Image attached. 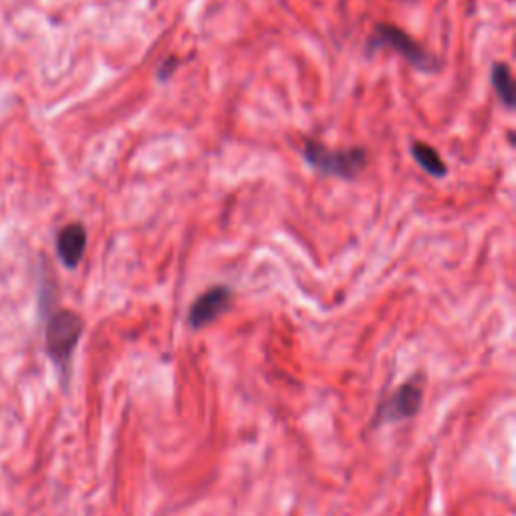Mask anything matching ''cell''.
Wrapping results in <instances>:
<instances>
[{
  "instance_id": "obj_8",
  "label": "cell",
  "mask_w": 516,
  "mask_h": 516,
  "mask_svg": "<svg viewBox=\"0 0 516 516\" xmlns=\"http://www.w3.org/2000/svg\"><path fill=\"white\" fill-rule=\"evenodd\" d=\"M492 85L500 97V101L506 107L514 105V83H512V75L506 63H494L492 67Z\"/></svg>"
},
{
  "instance_id": "obj_1",
  "label": "cell",
  "mask_w": 516,
  "mask_h": 516,
  "mask_svg": "<svg viewBox=\"0 0 516 516\" xmlns=\"http://www.w3.org/2000/svg\"><path fill=\"white\" fill-rule=\"evenodd\" d=\"M83 333V319L73 311H57L49 323L45 333V347L51 361L59 367L61 373H69V365L77 343Z\"/></svg>"
},
{
  "instance_id": "obj_4",
  "label": "cell",
  "mask_w": 516,
  "mask_h": 516,
  "mask_svg": "<svg viewBox=\"0 0 516 516\" xmlns=\"http://www.w3.org/2000/svg\"><path fill=\"white\" fill-rule=\"evenodd\" d=\"M422 385L418 381H408L400 385L398 390L387 398L379 412L377 420L379 422H400V420H410L420 412L422 406Z\"/></svg>"
},
{
  "instance_id": "obj_5",
  "label": "cell",
  "mask_w": 516,
  "mask_h": 516,
  "mask_svg": "<svg viewBox=\"0 0 516 516\" xmlns=\"http://www.w3.org/2000/svg\"><path fill=\"white\" fill-rule=\"evenodd\" d=\"M230 289L228 287H212L198 297V301L190 307L188 323L194 329H200L212 321H216L230 307Z\"/></svg>"
},
{
  "instance_id": "obj_2",
  "label": "cell",
  "mask_w": 516,
  "mask_h": 516,
  "mask_svg": "<svg viewBox=\"0 0 516 516\" xmlns=\"http://www.w3.org/2000/svg\"><path fill=\"white\" fill-rule=\"evenodd\" d=\"M303 156L319 172L345 180H353L367 164L365 150H329L319 142H307L303 148Z\"/></svg>"
},
{
  "instance_id": "obj_7",
  "label": "cell",
  "mask_w": 516,
  "mask_h": 516,
  "mask_svg": "<svg viewBox=\"0 0 516 516\" xmlns=\"http://www.w3.org/2000/svg\"><path fill=\"white\" fill-rule=\"evenodd\" d=\"M412 154H414V160L430 174V176H436V178H442V176H446V164H444V160L440 158V154L432 148V146H428V144H424V142H416L414 146H412Z\"/></svg>"
},
{
  "instance_id": "obj_3",
  "label": "cell",
  "mask_w": 516,
  "mask_h": 516,
  "mask_svg": "<svg viewBox=\"0 0 516 516\" xmlns=\"http://www.w3.org/2000/svg\"><path fill=\"white\" fill-rule=\"evenodd\" d=\"M369 47L377 49V47H390L396 53H400L408 63H412L414 67L422 69V71H436L438 69V61L434 55H430L422 45H418L408 33H404L402 29L394 27V25H385L381 23L375 29V35L369 39Z\"/></svg>"
},
{
  "instance_id": "obj_6",
  "label": "cell",
  "mask_w": 516,
  "mask_h": 516,
  "mask_svg": "<svg viewBox=\"0 0 516 516\" xmlns=\"http://www.w3.org/2000/svg\"><path fill=\"white\" fill-rule=\"evenodd\" d=\"M85 248H87V230H85L83 224L73 222V224H67L65 228L59 230V234H57V254H59V261L67 269H75L81 263Z\"/></svg>"
}]
</instances>
